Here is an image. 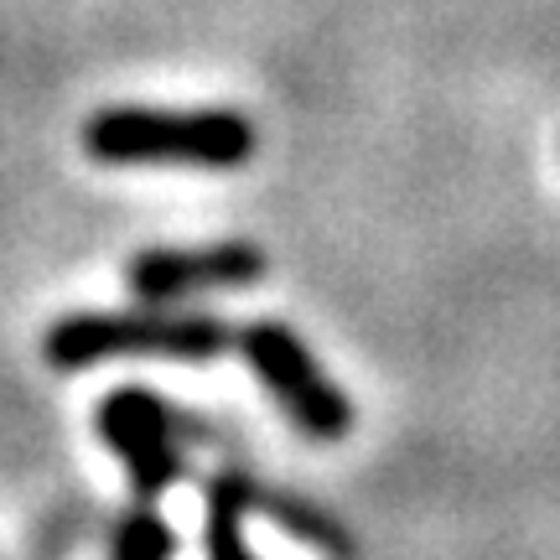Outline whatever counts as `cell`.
Segmentation results:
<instances>
[{
  "mask_svg": "<svg viewBox=\"0 0 560 560\" xmlns=\"http://www.w3.org/2000/svg\"><path fill=\"white\" fill-rule=\"evenodd\" d=\"M234 327L202 312L136 306V312H73L42 332V359L58 374H79L104 359H219Z\"/></svg>",
  "mask_w": 560,
  "mask_h": 560,
  "instance_id": "cell-2",
  "label": "cell"
},
{
  "mask_svg": "<svg viewBox=\"0 0 560 560\" xmlns=\"http://www.w3.org/2000/svg\"><path fill=\"white\" fill-rule=\"evenodd\" d=\"M255 125L240 109H156L115 104L83 125V151L104 166H192L234 172L255 156Z\"/></svg>",
  "mask_w": 560,
  "mask_h": 560,
  "instance_id": "cell-1",
  "label": "cell"
},
{
  "mask_svg": "<svg viewBox=\"0 0 560 560\" xmlns=\"http://www.w3.org/2000/svg\"><path fill=\"white\" fill-rule=\"evenodd\" d=\"M208 488H213V493H223L229 503H240V514H255V520L276 524L280 535H291L296 545L317 550V556H327V560H359V540H353V529H348L338 514H327V509H317L312 499H301V493L265 488V482L244 478V472H223V478H213Z\"/></svg>",
  "mask_w": 560,
  "mask_h": 560,
  "instance_id": "cell-6",
  "label": "cell"
},
{
  "mask_svg": "<svg viewBox=\"0 0 560 560\" xmlns=\"http://www.w3.org/2000/svg\"><path fill=\"white\" fill-rule=\"evenodd\" d=\"M109 560H177V529L151 499H140L109 540Z\"/></svg>",
  "mask_w": 560,
  "mask_h": 560,
  "instance_id": "cell-7",
  "label": "cell"
},
{
  "mask_svg": "<svg viewBox=\"0 0 560 560\" xmlns=\"http://www.w3.org/2000/svg\"><path fill=\"white\" fill-rule=\"evenodd\" d=\"M270 260L260 244L249 240H223L202 244V249H140L125 265V280L145 306H177V301L208 296V291H244L265 280Z\"/></svg>",
  "mask_w": 560,
  "mask_h": 560,
  "instance_id": "cell-5",
  "label": "cell"
},
{
  "mask_svg": "<svg viewBox=\"0 0 560 560\" xmlns=\"http://www.w3.org/2000/svg\"><path fill=\"white\" fill-rule=\"evenodd\" d=\"M249 374L265 384V395L280 405V416L296 425L306 441H342L353 431V400L342 384L322 369V359L301 342L296 327L285 322H249L234 332Z\"/></svg>",
  "mask_w": 560,
  "mask_h": 560,
  "instance_id": "cell-3",
  "label": "cell"
},
{
  "mask_svg": "<svg viewBox=\"0 0 560 560\" xmlns=\"http://www.w3.org/2000/svg\"><path fill=\"white\" fill-rule=\"evenodd\" d=\"M202 545H208V560H260L249 550V535H244V514L240 503H229L223 493L208 488V520H202Z\"/></svg>",
  "mask_w": 560,
  "mask_h": 560,
  "instance_id": "cell-8",
  "label": "cell"
},
{
  "mask_svg": "<svg viewBox=\"0 0 560 560\" xmlns=\"http://www.w3.org/2000/svg\"><path fill=\"white\" fill-rule=\"evenodd\" d=\"M94 431L115 452V462L125 467V478L136 482L140 499L156 503L172 482H182L187 457H182V420L177 410L161 400L156 389L140 384H120L109 389L94 410Z\"/></svg>",
  "mask_w": 560,
  "mask_h": 560,
  "instance_id": "cell-4",
  "label": "cell"
}]
</instances>
